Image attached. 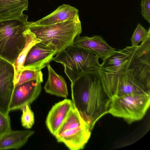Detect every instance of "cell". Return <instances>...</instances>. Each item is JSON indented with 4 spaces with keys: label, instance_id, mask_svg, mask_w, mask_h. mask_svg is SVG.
<instances>
[{
    "label": "cell",
    "instance_id": "8992f818",
    "mask_svg": "<svg viewBox=\"0 0 150 150\" xmlns=\"http://www.w3.org/2000/svg\"><path fill=\"white\" fill-rule=\"evenodd\" d=\"M150 94L130 93L110 98L108 113L128 124L140 120L149 107Z\"/></svg>",
    "mask_w": 150,
    "mask_h": 150
},
{
    "label": "cell",
    "instance_id": "7a4b0ae2",
    "mask_svg": "<svg viewBox=\"0 0 150 150\" xmlns=\"http://www.w3.org/2000/svg\"><path fill=\"white\" fill-rule=\"evenodd\" d=\"M150 94V37L135 47L120 71L115 96Z\"/></svg>",
    "mask_w": 150,
    "mask_h": 150
},
{
    "label": "cell",
    "instance_id": "7402d4cb",
    "mask_svg": "<svg viewBox=\"0 0 150 150\" xmlns=\"http://www.w3.org/2000/svg\"><path fill=\"white\" fill-rule=\"evenodd\" d=\"M20 110L23 112L21 118L22 125L26 129L31 128L34 123L35 119L34 113L30 105L24 106Z\"/></svg>",
    "mask_w": 150,
    "mask_h": 150
},
{
    "label": "cell",
    "instance_id": "5b68a950",
    "mask_svg": "<svg viewBox=\"0 0 150 150\" xmlns=\"http://www.w3.org/2000/svg\"><path fill=\"white\" fill-rule=\"evenodd\" d=\"M99 59L90 52L73 45L56 54L52 60L63 66L72 84L86 73L98 71L100 65Z\"/></svg>",
    "mask_w": 150,
    "mask_h": 150
},
{
    "label": "cell",
    "instance_id": "9a60e30c",
    "mask_svg": "<svg viewBox=\"0 0 150 150\" xmlns=\"http://www.w3.org/2000/svg\"><path fill=\"white\" fill-rule=\"evenodd\" d=\"M34 133L32 130L11 129L0 137V150L18 149L27 143Z\"/></svg>",
    "mask_w": 150,
    "mask_h": 150
},
{
    "label": "cell",
    "instance_id": "44dd1931",
    "mask_svg": "<svg viewBox=\"0 0 150 150\" xmlns=\"http://www.w3.org/2000/svg\"><path fill=\"white\" fill-rule=\"evenodd\" d=\"M149 37L150 28L146 30L139 23H138L131 38V46H137L140 42L145 41Z\"/></svg>",
    "mask_w": 150,
    "mask_h": 150
},
{
    "label": "cell",
    "instance_id": "4fadbf2b",
    "mask_svg": "<svg viewBox=\"0 0 150 150\" xmlns=\"http://www.w3.org/2000/svg\"><path fill=\"white\" fill-rule=\"evenodd\" d=\"M73 106L71 100L65 99L55 104L51 108L45 123L49 131L54 136Z\"/></svg>",
    "mask_w": 150,
    "mask_h": 150
},
{
    "label": "cell",
    "instance_id": "e0dca14e",
    "mask_svg": "<svg viewBox=\"0 0 150 150\" xmlns=\"http://www.w3.org/2000/svg\"><path fill=\"white\" fill-rule=\"evenodd\" d=\"M28 6V0H0V21L20 17Z\"/></svg>",
    "mask_w": 150,
    "mask_h": 150
},
{
    "label": "cell",
    "instance_id": "2e32d148",
    "mask_svg": "<svg viewBox=\"0 0 150 150\" xmlns=\"http://www.w3.org/2000/svg\"><path fill=\"white\" fill-rule=\"evenodd\" d=\"M48 76L44 89L46 93L66 98L68 94L66 82L64 78L56 73L49 63L47 65Z\"/></svg>",
    "mask_w": 150,
    "mask_h": 150
},
{
    "label": "cell",
    "instance_id": "ba28073f",
    "mask_svg": "<svg viewBox=\"0 0 150 150\" xmlns=\"http://www.w3.org/2000/svg\"><path fill=\"white\" fill-rule=\"evenodd\" d=\"M15 71L12 64L0 57V111L8 115L9 105L15 86Z\"/></svg>",
    "mask_w": 150,
    "mask_h": 150
},
{
    "label": "cell",
    "instance_id": "ac0fdd59",
    "mask_svg": "<svg viewBox=\"0 0 150 150\" xmlns=\"http://www.w3.org/2000/svg\"><path fill=\"white\" fill-rule=\"evenodd\" d=\"M26 37L25 46L13 64L15 69L14 84L16 83L21 71L23 69V64L26 56L31 48L41 40L38 38L35 34L32 32L29 28L25 31Z\"/></svg>",
    "mask_w": 150,
    "mask_h": 150
},
{
    "label": "cell",
    "instance_id": "3957f363",
    "mask_svg": "<svg viewBox=\"0 0 150 150\" xmlns=\"http://www.w3.org/2000/svg\"><path fill=\"white\" fill-rule=\"evenodd\" d=\"M29 28L41 43L55 51L57 54L74 45L76 38L82 32L79 15L73 19L48 25L30 24Z\"/></svg>",
    "mask_w": 150,
    "mask_h": 150
},
{
    "label": "cell",
    "instance_id": "cb8c5ba5",
    "mask_svg": "<svg viewBox=\"0 0 150 150\" xmlns=\"http://www.w3.org/2000/svg\"><path fill=\"white\" fill-rule=\"evenodd\" d=\"M141 14L144 19L150 23V0H142L141 3Z\"/></svg>",
    "mask_w": 150,
    "mask_h": 150
},
{
    "label": "cell",
    "instance_id": "6da1fadb",
    "mask_svg": "<svg viewBox=\"0 0 150 150\" xmlns=\"http://www.w3.org/2000/svg\"><path fill=\"white\" fill-rule=\"evenodd\" d=\"M71 86L73 103L92 130L97 122L108 113L110 98L97 71L82 75Z\"/></svg>",
    "mask_w": 150,
    "mask_h": 150
},
{
    "label": "cell",
    "instance_id": "7c38bea8",
    "mask_svg": "<svg viewBox=\"0 0 150 150\" xmlns=\"http://www.w3.org/2000/svg\"><path fill=\"white\" fill-rule=\"evenodd\" d=\"M74 45L90 52L103 61L115 51L98 35L91 37L78 35L75 39Z\"/></svg>",
    "mask_w": 150,
    "mask_h": 150
},
{
    "label": "cell",
    "instance_id": "9c48e42d",
    "mask_svg": "<svg viewBox=\"0 0 150 150\" xmlns=\"http://www.w3.org/2000/svg\"><path fill=\"white\" fill-rule=\"evenodd\" d=\"M41 83L31 80L15 86L9 107V111L20 109L24 106L32 103L41 91Z\"/></svg>",
    "mask_w": 150,
    "mask_h": 150
},
{
    "label": "cell",
    "instance_id": "d6986e66",
    "mask_svg": "<svg viewBox=\"0 0 150 150\" xmlns=\"http://www.w3.org/2000/svg\"><path fill=\"white\" fill-rule=\"evenodd\" d=\"M87 124H88L81 117L74 105L54 136L59 134L66 130Z\"/></svg>",
    "mask_w": 150,
    "mask_h": 150
},
{
    "label": "cell",
    "instance_id": "603a6c76",
    "mask_svg": "<svg viewBox=\"0 0 150 150\" xmlns=\"http://www.w3.org/2000/svg\"><path fill=\"white\" fill-rule=\"evenodd\" d=\"M11 130L9 116L6 115L0 111V137Z\"/></svg>",
    "mask_w": 150,
    "mask_h": 150
},
{
    "label": "cell",
    "instance_id": "ffe728a7",
    "mask_svg": "<svg viewBox=\"0 0 150 150\" xmlns=\"http://www.w3.org/2000/svg\"><path fill=\"white\" fill-rule=\"evenodd\" d=\"M32 80L42 82L43 74L41 71L23 69L21 71L15 86Z\"/></svg>",
    "mask_w": 150,
    "mask_h": 150
},
{
    "label": "cell",
    "instance_id": "52a82bcc",
    "mask_svg": "<svg viewBox=\"0 0 150 150\" xmlns=\"http://www.w3.org/2000/svg\"><path fill=\"white\" fill-rule=\"evenodd\" d=\"M135 47L127 46L122 50H115L100 64L97 72L105 91L110 98L115 95L119 72L128 61Z\"/></svg>",
    "mask_w": 150,
    "mask_h": 150
},
{
    "label": "cell",
    "instance_id": "5bb4252c",
    "mask_svg": "<svg viewBox=\"0 0 150 150\" xmlns=\"http://www.w3.org/2000/svg\"><path fill=\"white\" fill-rule=\"evenodd\" d=\"M79 10L69 5L63 4L49 15L35 22L31 25L44 26L61 22L75 18L79 15Z\"/></svg>",
    "mask_w": 150,
    "mask_h": 150
},
{
    "label": "cell",
    "instance_id": "277c9868",
    "mask_svg": "<svg viewBox=\"0 0 150 150\" xmlns=\"http://www.w3.org/2000/svg\"><path fill=\"white\" fill-rule=\"evenodd\" d=\"M23 14L13 19L0 21V57L13 64L26 44L25 31L31 22Z\"/></svg>",
    "mask_w": 150,
    "mask_h": 150
},
{
    "label": "cell",
    "instance_id": "8fae6325",
    "mask_svg": "<svg viewBox=\"0 0 150 150\" xmlns=\"http://www.w3.org/2000/svg\"><path fill=\"white\" fill-rule=\"evenodd\" d=\"M88 124L66 130L54 136L57 141L62 142L71 150L83 149L88 142L91 132Z\"/></svg>",
    "mask_w": 150,
    "mask_h": 150
},
{
    "label": "cell",
    "instance_id": "30bf717a",
    "mask_svg": "<svg viewBox=\"0 0 150 150\" xmlns=\"http://www.w3.org/2000/svg\"><path fill=\"white\" fill-rule=\"evenodd\" d=\"M57 54L55 51L40 42L36 43L31 48L27 54L23 69L41 71L52 60Z\"/></svg>",
    "mask_w": 150,
    "mask_h": 150
}]
</instances>
